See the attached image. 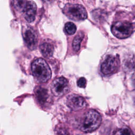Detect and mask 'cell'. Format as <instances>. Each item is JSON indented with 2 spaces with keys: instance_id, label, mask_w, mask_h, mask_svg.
Here are the masks:
<instances>
[{
  "instance_id": "52a82bcc",
  "label": "cell",
  "mask_w": 135,
  "mask_h": 135,
  "mask_svg": "<svg viewBox=\"0 0 135 135\" xmlns=\"http://www.w3.org/2000/svg\"><path fill=\"white\" fill-rule=\"evenodd\" d=\"M66 104L71 109L74 111L81 110L86 105V102L84 99L76 94H71L68 96Z\"/></svg>"
},
{
  "instance_id": "277c9868",
  "label": "cell",
  "mask_w": 135,
  "mask_h": 135,
  "mask_svg": "<svg viewBox=\"0 0 135 135\" xmlns=\"http://www.w3.org/2000/svg\"><path fill=\"white\" fill-rule=\"evenodd\" d=\"M63 12L72 20L81 21L87 17V12L85 8L78 4H66L63 8Z\"/></svg>"
},
{
  "instance_id": "9c48e42d",
  "label": "cell",
  "mask_w": 135,
  "mask_h": 135,
  "mask_svg": "<svg viewBox=\"0 0 135 135\" xmlns=\"http://www.w3.org/2000/svg\"><path fill=\"white\" fill-rule=\"evenodd\" d=\"M22 11L27 22H33L35 20L36 12V4L33 1H26Z\"/></svg>"
},
{
  "instance_id": "6da1fadb",
  "label": "cell",
  "mask_w": 135,
  "mask_h": 135,
  "mask_svg": "<svg viewBox=\"0 0 135 135\" xmlns=\"http://www.w3.org/2000/svg\"><path fill=\"white\" fill-rule=\"evenodd\" d=\"M32 74L39 83L47 82L51 78V70L46 61L39 58L34 60L31 65Z\"/></svg>"
},
{
  "instance_id": "4fadbf2b",
  "label": "cell",
  "mask_w": 135,
  "mask_h": 135,
  "mask_svg": "<svg viewBox=\"0 0 135 135\" xmlns=\"http://www.w3.org/2000/svg\"><path fill=\"white\" fill-rule=\"evenodd\" d=\"M65 31L66 33L69 35H72L75 33L76 30L75 25L72 22H68L65 25Z\"/></svg>"
},
{
  "instance_id": "5bb4252c",
  "label": "cell",
  "mask_w": 135,
  "mask_h": 135,
  "mask_svg": "<svg viewBox=\"0 0 135 135\" xmlns=\"http://www.w3.org/2000/svg\"><path fill=\"white\" fill-rule=\"evenodd\" d=\"M114 135H134L132 130L127 127H123L117 130Z\"/></svg>"
},
{
  "instance_id": "8fae6325",
  "label": "cell",
  "mask_w": 135,
  "mask_h": 135,
  "mask_svg": "<svg viewBox=\"0 0 135 135\" xmlns=\"http://www.w3.org/2000/svg\"><path fill=\"white\" fill-rule=\"evenodd\" d=\"M40 49L42 55L45 57H51L53 53L54 47L53 45L50 43H43L40 45Z\"/></svg>"
},
{
  "instance_id": "30bf717a",
  "label": "cell",
  "mask_w": 135,
  "mask_h": 135,
  "mask_svg": "<svg viewBox=\"0 0 135 135\" xmlns=\"http://www.w3.org/2000/svg\"><path fill=\"white\" fill-rule=\"evenodd\" d=\"M35 95L38 102L41 104L45 103L49 98V92L47 89L39 86L35 90Z\"/></svg>"
},
{
  "instance_id": "7c38bea8",
  "label": "cell",
  "mask_w": 135,
  "mask_h": 135,
  "mask_svg": "<svg viewBox=\"0 0 135 135\" xmlns=\"http://www.w3.org/2000/svg\"><path fill=\"white\" fill-rule=\"evenodd\" d=\"M84 37V33L82 32H80L78 33V34L74 37L73 41L72 46L73 49L75 51H78L80 48L81 43Z\"/></svg>"
},
{
  "instance_id": "ba28073f",
  "label": "cell",
  "mask_w": 135,
  "mask_h": 135,
  "mask_svg": "<svg viewBox=\"0 0 135 135\" xmlns=\"http://www.w3.org/2000/svg\"><path fill=\"white\" fill-rule=\"evenodd\" d=\"M23 36L28 49L30 50L35 49L37 43V36L34 30L30 27H26L23 30Z\"/></svg>"
},
{
  "instance_id": "7a4b0ae2",
  "label": "cell",
  "mask_w": 135,
  "mask_h": 135,
  "mask_svg": "<svg viewBox=\"0 0 135 135\" xmlns=\"http://www.w3.org/2000/svg\"><path fill=\"white\" fill-rule=\"evenodd\" d=\"M101 122V117L100 113L94 110H90L84 114L80 128L84 132H91L98 129Z\"/></svg>"
},
{
  "instance_id": "2e32d148",
  "label": "cell",
  "mask_w": 135,
  "mask_h": 135,
  "mask_svg": "<svg viewBox=\"0 0 135 135\" xmlns=\"http://www.w3.org/2000/svg\"><path fill=\"white\" fill-rule=\"evenodd\" d=\"M86 79L83 78L82 77L81 78H80L78 82H77V84L78 86L80 88H84L86 86Z\"/></svg>"
},
{
  "instance_id": "5b68a950",
  "label": "cell",
  "mask_w": 135,
  "mask_h": 135,
  "mask_svg": "<svg viewBox=\"0 0 135 135\" xmlns=\"http://www.w3.org/2000/svg\"><path fill=\"white\" fill-rule=\"evenodd\" d=\"M51 89L55 96L62 97L69 91L68 81L64 77L57 78L52 82Z\"/></svg>"
},
{
  "instance_id": "8992f818",
  "label": "cell",
  "mask_w": 135,
  "mask_h": 135,
  "mask_svg": "<svg viewBox=\"0 0 135 135\" xmlns=\"http://www.w3.org/2000/svg\"><path fill=\"white\" fill-rule=\"evenodd\" d=\"M119 64V59L114 56L109 55L103 62L101 66V71L105 75L113 73L117 70Z\"/></svg>"
},
{
  "instance_id": "9a60e30c",
  "label": "cell",
  "mask_w": 135,
  "mask_h": 135,
  "mask_svg": "<svg viewBox=\"0 0 135 135\" xmlns=\"http://www.w3.org/2000/svg\"><path fill=\"white\" fill-rule=\"evenodd\" d=\"M57 135H71L69 131L65 128H59L56 130Z\"/></svg>"
},
{
  "instance_id": "e0dca14e",
  "label": "cell",
  "mask_w": 135,
  "mask_h": 135,
  "mask_svg": "<svg viewBox=\"0 0 135 135\" xmlns=\"http://www.w3.org/2000/svg\"><path fill=\"white\" fill-rule=\"evenodd\" d=\"M132 85L135 88V78H134L132 80Z\"/></svg>"
},
{
  "instance_id": "3957f363",
  "label": "cell",
  "mask_w": 135,
  "mask_h": 135,
  "mask_svg": "<svg viewBox=\"0 0 135 135\" xmlns=\"http://www.w3.org/2000/svg\"><path fill=\"white\" fill-rule=\"evenodd\" d=\"M135 31V23L118 21L111 27V32L118 38H124L130 36Z\"/></svg>"
}]
</instances>
